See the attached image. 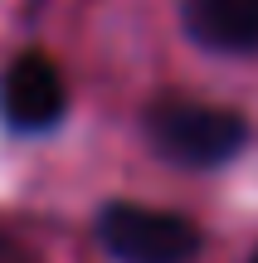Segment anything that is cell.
Masks as SVG:
<instances>
[{
  "instance_id": "6da1fadb",
  "label": "cell",
  "mask_w": 258,
  "mask_h": 263,
  "mask_svg": "<svg viewBox=\"0 0 258 263\" xmlns=\"http://www.w3.org/2000/svg\"><path fill=\"white\" fill-rule=\"evenodd\" d=\"M146 137L175 166H224L229 156H239L249 141V122L229 107L214 103H190V98H161L146 112Z\"/></svg>"
},
{
  "instance_id": "7a4b0ae2",
  "label": "cell",
  "mask_w": 258,
  "mask_h": 263,
  "mask_svg": "<svg viewBox=\"0 0 258 263\" xmlns=\"http://www.w3.org/2000/svg\"><path fill=\"white\" fill-rule=\"evenodd\" d=\"M97 239L117 263H190L200 254V229L175 210L117 200L97 215Z\"/></svg>"
},
{
  "instance_id": "3957f363",
  "label": "cell",
  "mask_w": 258,
  "mask_h": 263,
  "mask_svg": "<svg viewBox=\"0 0 258 263\" xmlns=\"http://www.w3.org/2000/svg\"><path fill=\"white\" fill-rule=\"evenodd\" d=\"M0 112L15 132H49L68 112V83L49 54H19L0 73Z\"/></svg>"
},
{
  "instance_id": "277c9868",
  "label": "cell",
  "mask_w": 258,
  "mask_h": 263,
  "mask_svg": "<svg viewBox=\"0 0 258 263\" xmlns=\"http://www.w3.org/2000/svg\"><path fill=\"white\" fill-rule=\"evenodd\" d=\"M181 15L214 54H258V0H181Z\"/></svg>"
},
{
  "instance_id": "5b68a950",
  "label": "cell",
  "mask_w": 258,
  "mask_h": 263,
  "mask_svg": "<svg viewBox=\"0 0 258 263\" xmlns=\"http://www.w3.org/2000/svg\"><path fill=\"white\" fill-rule=\"evenodd\" d=\"M253 263H258V254H253Z\"/></svg>"
}]
</instances>
